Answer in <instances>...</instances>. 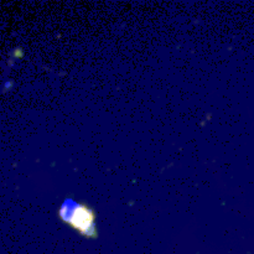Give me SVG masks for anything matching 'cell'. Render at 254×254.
<instances>
[{"mask_svg":"<svg viewBox=\"0 0 254 254\" xmlns=\"http://www.w3.org/2000/svg\"><path fill=\"white\" fill-rule=\"evenodd\" d=\"M59 216L64 222L71 226L83 237L91 240H96L98 237L96 213L84 203H78L72 198H66L60 206Z\"/></svg>","mask_w":254,"mask_h":254,"instance_id":"6da1fadb","label":"cell"}]
</instances>
